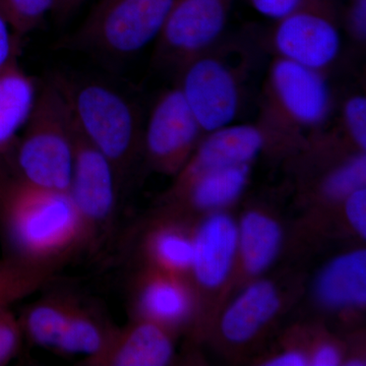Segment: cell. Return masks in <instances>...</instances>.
Masks as SVG:
<instances>
[{
    "label": "cell",
    "instance_id": "cell-9",
    "mask_svg": "<svg viewBox=\"0 0 366 366\" xmlns=\"http://www.w3.org/2000/svg\"><path fill=\"white\" fill-rule=\"evenodd\" d=\"M204 134L178 89L164 91L152 108L144 132L147 154L165 172L182 169Z\"/></svg>",
    "mask_w": 366,
    "mask_h": 366
},
{
    "label": "cell",
    "instance_id": "cell-6",
    "mask_svg": "<svg viewBox=\"0 0 366 366\" xmlns=\"http://www.w3.org/2000/svg\"><path fill=\"white\" fill-rule=\"evenodd\" d=\"M175 0H100L72 35L74 49L129 56L156 42Z\"/></svg>",
    "mask_w": 366,
    "mask_h": 366
},
{
    "label": "cell",
    "instance_id": "cell-7",
    "mask_svg": "<svg viewBox=\"0 0 366 366\" xmlns=\"http://www.w3.org/2000/svg\"><path fill=\"white\" fill-rule=\"evenodd\" d=\"M274 56L329 74L340 57V13L335 0H314L274 21L267 38Z\"/></svg>",
    "mask_w": 366,
    "mask_h": 366
},
{
    "label": "cell",
    "instance_id": "cell-23",
    "mask_svg": "<svg viewBox=\"0 0 366 366\" xmlns=\"http://www.w3.org/2000/svg\"><path fill=\"white\" fill-rule=\"evenodd\" d=\"M365 152H357L327 173L322 187L331 199H344L355 190L365 187Z\"/></svg>",
    "mask_w": 366,
    "mask_h": 366
},
{
    "label": "cell",
    "instance_id": "cell-12",
    "mask_svg": "<svg viewBox=\"0 0 366 366\" xmlns=\"http://www.w3.org/2000/svg\"><path fill=\"white\" fill-rule=\"evenodd\" d=\"M192 268L204 287L215 288L225 282L238 254L237 224L223 213L209 216L192 239Z\"/></svg>",
    "mask_w": 366,
    "mask_h": 366
},
{
    "label": "cell",
    "instance_id": "cell-21",
    "mask_svg": "<svg viewBox=\"0 0 366 366\" xmlns=\"http://www.w3.org/2000/svg\"><path fill=\"white\" fill-rule=\"evenodd\" d=\"M74 307L62 301H44L36 305L26 314V333L38 345L57 349Z\"/></svg>",
    "mask_w": 366,
    "mask_h": 366
},
{
    "label": "cell",
    "instance_id": "cell-18",
    "mask_svg": "<svg viewBox=\"0 0 366 366\" xmlns=\"http://www.w3.org/2000/svg\"><path fill=\"white\" fill-rule=\"evenodd\" d=\"M250 165L229 166L204 171L182 182L189 189L199 208L216 209L228 206L240 197L249 182Z\"/></svg>",
    "mask_w": 366,
    "mask_h": 366
},
{
    "label": "cell",
    "instance_id": "cell-16",
    "mask_svg": "<svg viewBox=\"0 0 366 366\" xmlns=\"http://www.w3.org/2000/svg\"><path fill=\"white\" fill-rule=\"evenodd\" d=\"M317 295L331 307H357L366 300V254L349 252L332 262L320 274Z\"/></svg>",
    "mask_w": 366,
    "mask_h": 366
},
{
    "label": "cell",
    "instance_id": "cell-10",
    "mask_svg": "<svg viewBox=\"0 0 366 366\" xmlns=\"http://www.w3.org/2000/svg\"><path fill=\"white\" fill-rule=\"evenodd\" d=\"M72 127L74 167L69 194L88 232L92 224L103 222L112 214L117 192V170L109 159L86 141L74 120Z\"/></svg>",
    "mask_w": 366,
    "mask_h": 366
},
{
    "label": "cell",
    "instance_id": "cell-33",
    "mask_svg": "<svg viewBox=\"0 0 366 366\" xmlns=\"http://www.w3.org/2000/svg\"><path fill=\"white\" fill-rule=\"evenodd\" d=\"M85 0H56L52 14L59 21L66 20Z\"/></svg>",
    "mask_w": 366,
    "mask_h": 366
},
{
    "label": "cell",
    "instance_id": "cell-24",
    "mask_svg": "<svg viewBox=\"0 0 366 366\" xmlns=\"http://www.w3.org/2000/svg\"><path fill=\"white\" fill-rule=\"evenodd\" d=\"M152 250L164 268L172 271L192 268L194 243L179 231L165 229L158 232L152 242Z\"/></svg>",
    "mask_w": 366,
    "mask_h": 366
},
{
    "label": "cell",
    "instance_id": "cell-34",
    "mask_svg": "<svg viewBox=\"0 0 366 366\" xmlns=\"http://www.w3.org/2000/svg\"><path fill=\"white\" fill-rule=\"evenodd\" d=\"M307 365V360L305 354L298 351H289L281 354L278 357L269 361V365L272 366H303Z\"/></svg>",
    "mask_w": 366,
    "mask_h": 366
},
{
    "label": "cell",
    "instance_id": "cell-31",
    "mask_svg": "<svg viewBox=\"0 0 366 366\" xmlns=\"http://www.w3.org/2000/svg\"><path fill=\"white\" fill-rule=\"evenodd\" d=\"M345 211L349 223L354 230L365 238L366 236V190L365 187L355 190L345 199Z\"/></svg>",
    "mask_w": 366,
    "mask_h": 366
},
{
    "label": "cell",
    "instance_id": "cell-1",
    "mask_svg": "<svg viewBox=\"0 0 366 366\" xmlns=\"http://www.w3.org/2000/svg\"><path fill=\"white\" fill-rule=\"evenodd\" d=\"M0 218L14 257L46 268L86 235L69 192L42 189L21 178L0 185Z\"/></svg>",
    "mask_w": 366,
    "mask_h": 366
},
{
    "label": "cell",
    "instance_id": "cell-36",
    "mask_svg": "<svg viewBox=\"0 0 366 366\" xmlns=\"http://www.w3.org/2000/svg\"><path fill=\"white\" fill-rule=\"evenodd\" d=\"M1 184H2L1 179H0V185H1Z\"/></svg>",
    "mask_w": 366,
    "mask_h": 366
},
{
    "label": "cell",
    "instance_id": "cell-25",
    "mask_svg": "<svg viewBox=\"0 0 366 366\" xmlns=\"http://www.w3.org/2000/svg\"><path fill=\"white\" fill-rule=\"evenodd\" d=\"M335 115V112H334ZM338 125L354 148L358 152L366 149V98L362 92H355L342 101L338 112Z\"/></svg>",
    "mask_w": 366,
    "mask_h": 366
},
{
    "label": "cell",
    "instance_id": "cell-13",
    "mask_svg": "<svg viewBox=\"0 0 366 366\" xmlns=\"http://www.w3.org/2000/svg\"><path fill=\"white\" fill-rule=\"evenodd\" d=\"M173 356L169 336L156 322H142L119 338H109L107 346L93 362L115 366H162Z\"/></svg>",
    "mask_w": 366,
    "mask_h": 366
},
{
    "label": "cell",
    "instance_id": "cell-30",
    "mask_svg": "<svg viewBox=\"0 0 366 366\" xmlns=\"http://www.w3.org/2000/svg\"><path fill=\"white\" fill-rule=\"evenodd\" d=\"M312 1L314 0H247L257 13L274 21L295 13Z\"/></svg>",
    "mask_w": 366,
    "mask_h": 366
},
{
    "label": "cell",
    "instance_id": "cell-14",
    "mask_svg": "<svg viewBox=\"0 0 366 366\" xmlns=\"http://www.w3.org/2000/svg\"><path fill=\"white\" fill-rule=\"evenodd\" d=\"M279 307L280 298L273 284L255 282L227 308L221 322V331L233 343L249 341L273 319Z\"/></svg>",
    "mask_w": 366,
    "mask_h": 366
},
{
    "label": "cell",
    "instance_id": "cell-4",
    "mask_svg": "<svg viewBox=\"0 0 366 366\" xmlns=\"http://www.w3.org/2000/svg\"><path fill=\"white\" fill-rule=\"evenodd\" d=\"M71 110L56 79L39 86L19 144L21 179L42 189L69 192L74 167Z\"/></svg>",
    "mask_w": 366,
    "mask_h": 366
},
{
    "label": "cell",
    "instance_id": "cell-11",
    "mask_svg": "<svg viewBox=\"0 0 366 366\" xmlns=\"http://www.w3.org/2000/svg\"><path fill=\"white\" fill-rule=\"evenodd\" d=\"M266 146L257 124H230L208 132L185 163L180 183L215 168L250 165Z\"/></svg>",
    "mask_w": 366,
    "mask_h": 366
},
{
    "label": "cell",
    "instance_id": "cell-32",
    "mask_svg": "<svg viewBox=\"0 0 366 366\" xmlns=\"http://www.w3.org/2000/svg\"><path fill=\"white\" fill-rule=\"evenodd\" d=\"M340 363V353L332 345L320 346L312 357V365L315 366H335Z\"/></svg>",
    "mask_w": 366,
    "mask_h": 366
},
{
    "label": "cell",
    "instance_id": "cell-35",
    "mask_svg": "<svg viewBox=\"0 0 366 366\" xmlns=\"http://www.w3.org/2000/svg\"><path fill=\"white\" fill-rule=\"evenodd\" d=\"M0 6H1L2 7H4V6H2V0H0Z\"/></svg>",
    "mask_w": 366,
    "mask_h": 366
},
{
    "label": "cell",
    "instance_id": "cell-8",
    "mask_svg": "<svg viewBox=\"0 0 366 366\" xmlns=\"http://www.w3.org/2000/svg\"><path fill=\"white\" fill-rule=\"evenodd\" d=\"M234 0H175L156 40L155 60L178 69L218 43Z\"/></svg>",
    "mask_w": 366,
    "mask_h": 366
},
{
    "label": "cell",
    "instance_id": "cell-5",
    "mask_svg": "<svg viewBox=\"0 0 366 366\" xmlns=\"http://www.w3.org/2000/svg\"><path fill=\"white\" fill-rule=\"evenodd\" d=\"M79 131L115 170L131 160L139 143V117L122 93L105 84L55 76Z\"/></svg>",
    "mask_w": 366,
    "mask_h": 366
},
{
    "label": "cell",
    "instance_id": "cell-2",
    "mask_svg": "<svg viewBox=\"0 0 366 366\" xmlns=\"http://www.w3.org/2000/svg\"><path fill=\"white\" fill-rule=\"evenodd\" d=\"M254 64V52L244 40L223 37L178 69L177 86L204 134L237 118Z\"/></svg>",
    "mask_w": 366,
    "mask_h": 366
},
{
    "label": "cell",
    "instance_id": "cell-29",
    "mask_svg": "<svg viewBox=\"0 0 366 366\" xmlns=\"http://www.w3.org/2000/svg\"><path fill=\"white\" fill-rule=\"evenodd\" d=\"M21 38L14 33L4 7L0 6V74L18 61Z\"/></svg>",
    "mask_w": 366,
    "mask_h": 366
},
{
    "label": "cell",
    "instance_id": "cell-15",
    "mask_svg": "<svg viewBox=\"0 0 366 366\" xmlns=\"http://www.w3.org/2000/svg\"><path fill=\"white\" fill-rule=\"evenodd\" d=\"M39 86L14 62L0 74V155L6 153L33 112Z\"/></svg>",
    "mask_w": 366,
    "mask_h": 366
},
{
    "label": "cell",
    "instance_id": "cell-22",
    "mask_svg": "<svg viewBox=\"0 0 366 366\" xmlns=\"http://www.w3.org/2000/svg\"><path fill=\"white\" fill-rule=\"evenodd\" d=\"M107 335L90 315L74 307L60 339L57 350L69 354H84L97 358L107 346Z\"/></svg>",
    "mask_w": 366,
    "mask_h": 366
},
{
    "label": "cell",
    "instance_id": "cell-3",
    "mask_svg": "<svg viewBox=\"0 0 366 366\" xmlns=\"http://www.w3.org/2000/svg\"><path fill=\"white\" fill-rule=\"evenodd\" d=\"M334 112V94L326 74L274 56L262 86L257 124L267 144L273 137L322 129Z\"/></svg>",
    "mask_w": 366,
    "mask_h": 366
},
{
    "label": "cell",
    "instance_id": "cell-17",
    "mask_svg": "<svg viewBox=\"0 0 366 366\" xmlns=\"http://www.w3.org/2000/svg\"><path fill=\"white\" fill-rule=\"evenodd\" d=\"M238 254L250 274H259L271 266L279 254L282 230L269 216L250 212L237 225Z\"/></svg>",
    "mask_w": 366,
    "mask_h": 366
},
{
    "label": "cell",
    "instance_id": "cell-20",
    "mask_svg": "<svg viewBox=\"0 0 366 366\" xmlns=\"http://www.w3.org/2000/svg\"><path fill=\"white\" fill-rule=\"evenodd\" d=\"M50 269L16 257L0 259V310L32 295L47 281Z\"/></svg>",
    "mask_w": 366,
    "mask_h": 366
},
{
    "label": "cell",
    "instance_id": "cell-28",
    "mask_svg": "<svg viewBox=\"0 0 366 366\" xmlns=\"http://www.w3.org/2000/svg\"><path fill=\"white\" fill-rule=\"evenodd\" d=\"M21 326L9 308L0 310V365H6L18 351Z\"/></svg>",
    "mask_w": 366,
    "mask_h": 366
},
{
    "label": "cell",
    "instance_id": "cell-19",
    "mask_svg": "<svg viewBox=\"0 0 366 366\" xmlns=\"http://www.w3.org/2000/svg\"><path fill=\"white\" fill-rule=\"evenodd\" d=\"M139 305L151 322L159 325L177 324L189 314L190 298L178 282L160 277L144 285Z\"/></svg>",
    "mask_w": 366,
    "mask_h": 366
},
{
    "label": "cell",
    "instance_id": "cell-26",
    "mask_svg": "<svg viewBox=\"0 0 366 366\" xmlns=\"http://www.w3.org/2000/svg\"><path fill=\"white\" fill-rule=\"evenodd\" d=\"M56 0H2L4 11L14 33L20 38L32 32L52 14Z\"/></svg>",
    "mask_w": 366,
    "mask_h": 366
},
{
    "label": "cell",
    "instance_id": "cell-27",
    "mask_svg": "<svg viewBox=\"0 0 366 366\" xmlns=\"http://www.w3.org/2000/svg\"><path fill=\"white\" fill-rule=\"evenodd\" d=\"M341 28L351 42L360 48L366 43V0H349L343 14H340Z\"/></svg>",
    "mask_w": 366,
    "mask_h": 366
}]
</instances>
